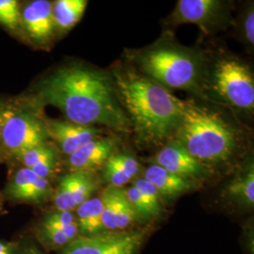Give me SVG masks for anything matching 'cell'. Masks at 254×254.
Wrapping results in <instances>:
<instances>
[{"mask_svg": "<svg viewBox=\"0 0 254 254\" xmlns=\"http://www.w3.org/2000/svg\"><path fill=\"white\" fill-rule=\"evenodd\" d=\"M107 73L73 64L64 66L38 83L35 103L56 107L69 122L86 127L102 125L129 133L131 124Z\"/></svg>", "mask_w": 254, "mask_h": 254, "instance_id": "cell-1", "label": "cell"}, {"mask_svg": "<svg viewBox=\"0 0 254 254\" xmlns=\"http://www.w3.org/2000/svg\"><path fill=\"white\" fill-rule=\"evenodd\" d=\"M113 75L117 95L139 139L160 144L175 133L181 114L180 99L133 70L116 69Z\"/></svg>", "mask_w": 254, "mask_h": 254, "instance_id": "cell-2", "label": "cell"}, {"mask_svg": "<svg viewBox=\"0 0 254 254\" xmlns=\"http://www.w3.org/2000/svg\"><path fill=\"white\" fill-rule=\"evenodd\" d=\"M180 121L176 142L200 163L229 161L237 149V136L233 127L218 114L190 101H180Z\"/></svg>", "mask_w": 254, "mask_h": 254, "instance_id": "cell-3", "label": "cell"}, {"mask_svg": "<svg viewBox=\"0 0 254 254\" xmlns=\"http://www.w3.org/2000/svg\"><path fill=\"white\" fill-rule=\"evenodd\" d=\"M140 70L150 79L171 89H199L202 64L198 55L173 46H158L135 56Z\"/></svg>", "mask_w": 254, "mask_h": 254, "instance_id": "cell-4", "label": "cell"}, {"mask_svg": "<svg viewBox=\"0 0 254 254\" xmlns=\"http://www.w3.org/2000/svg\"><path fill=\"white\" fill-rule=\"evenodd\" d=\"M48 138L45 118L36 107L11 104L0 136L3 151L18 158L27 150L47 142Z\"/></svg>", "mask_w": 254, "mask_h": 254, "instance_id": "cell-5", "label": "cell"}, {"mask_svg": "<svg viewBox=\"0 0 254 254\" xmlns=\"http://www.w3.org/2000/svg\"><path fill=\"white\" fill-rule=\"evenodd\" d=\"M213 83L215 91L229 105L254 109V75L245 64L232 58L219 60L214 69Z\"/></svg>", "mask_w": 254, "mask_h": 254, "instance_id": "cell-6", "label": "cell"}, {"mask_svg": "<svg viewBox=\"0 0 254 254\" xmlns=\"http://www.w3.org/2000/svg\"><path fill=\"white\" fill-rule=\"evenodd\" d=\"M148 229L108 232L92 236H78L62 254H136L149 235Z\"/></svg>", "mask_w": 254, "mask_h": 254, "instance_id": "cell-7", "label": "cell"}, {"mask_svg": "<svg viewBox=\"0 0 254 254\" xmlns=\"http://www.w3.org/2000/svg\"><path fill=\"white\" fill-rule=\"evenodd\" d=\"M21 26L29 40L41 47H46L53 41L56 29L52 12V2L34 0L20 5Z\"/></svg>", "mask_w": 254, "mask_h": 254, "instance_id": "cell-8", "label": "cell"}, {"mask_svg": "<svg viewBox=\"0 0 254 254\" xmlns=\"http://www.w3.org/2000/svg\"><path fill=\"white\" fill-rule=\"evenodd\" d=\"M98 181L93 173L71 172L61 179L54 197L57 210L73 211L91 199L97 190Z\"/></svg>", "mask_w": 254, "mask_h": 254, "instance_id": "cell-9", "label": "cell"}, {"mask_svg": "<svg viewBox=\"0 0 254 254\" xmlns=\"http://www.w3.org/2000/svg\"><path fill=\"white\" fill-rule=\"evenodd\" d=\"M48 137L68 156L86 143L97 138L100 130L94 127L76 125L69 121L45 118Z\"/></svg>", "mask_w": 254, "mask_h": 254, "instance_id": "cell-10", "label": "cell"}, {"mask_svg": "<svg viewBox=\"0 0 254 254\" xmlns=\"http://www.w3.org/2000/svg\"><path fill=\"white\" fill-rule=\"evenodd\" d=\"M100 199L104 231L119 232L126 230L136 219L135 210L127 199L126 192L121 188L109 186L103 191Z\"/></svg>", "mask_w": 254, "mask_h": 254, "instance_id": "cell-11", "label": "cell"}, {"mask_svg": "<svg viewBox=\"0 0 254 254\" xmlns=\"http://www.w3.org/2000/svg\"><path fill=\"white\" fill-rule=\"evenodd\" d=\"M223 13V4L218 0H179L172 14L174 24H195L208 32Z\"/></svg>", "mask_w": 254, "mask_h": 254, "instance_id": "cell-12", "label": "cell"}, {"mask_svg": "<svg viewBox=\"0 0 254 254\" xmlns=\"http://www.w3.org/2000/svg\"><path fill=\"white\" fill-rule=\"evenodd\" d=\"M6 195L10 200L27 203H39L48 199L52 188L48 180L41 178L30 169H19L7 185Z\"/></svg>", "mask_w": 254, "mask_h": 254, "instance_id": "cell-13", "label": "cell"}, {"mask_svg": "<svg viewBox=\"0 0 254 254\" xmlns=\"http://www.w3.org/2000/svg\"><path fill=\"white\" fill-rule=\"evenodd\" d=\"M154 165H157L170 173L178 176L196 179L208 175L209 169L194 158L178 142L166 146L154 158Z\"/></svg>", "mask_w": 254, "mask_h": 254, "instance_id": "cell-14", "label": "cell"}, {"mask_svg": "<svg viewBox=\"0 0 254 254\" xmlns=\"http://www.w3.org/2000/svg\"><path fill=\"white\" fill-rule=\"evenodd\" d=\"M115 141L112 138H95L70 154L67 166L71 172H89L104 167L109 157L114 154Z\"/></svg>", "mask_w": 254, "mask_h": 254, "instance_id": "cell-15", "label": "cell"}, {"mask_svg": "<svg viewBox=\"0 0 254 254\" xmlns=\"http://www.w3.org/2000/svg\"><path fill=\"white\" fill-rule=\"evenodd\" d=\"M143 178L154 186L159 195L168 198L179 196L195 187L192 179L173 174L154 164L146 169Z\"/></svg>", "mask_w": 254, "mask_h": 254, "instance_id": "cell-16", "label": "cell"}, {"mask_svg": "<svg viewBox=\"0 0 254 254\" xmlns=\"http://www.w3.org/2000/svg\"><path fill=\"white\" fill-rule=\"evenodd\" d=\"M138 171L139 165L132 155L114 154L103 167V177L110 187L122 188L131 181Z\"/></svg>", "mask_w": 254, "mask_h": 254, "instance_id": "cell-17", "label": "cell"}, {"mask_svg": "<svg viewBox=\"0 0 254 254\" xmlns=\"http://www.w3.org/2000/svg\"><path fill=\"white\" fill-rule=\"evenodd\" d=\"M225 195L228 200H232L242 207L252 208L254 205V169L251 163L243 171L228 183Z\"/></svg>", "mask_w": 254, "mask_h": 254, "instance_id": "cell-18", "label": "cell"}, {"mask_svg": "<svg viewBox=\"0 0 254 254\" xmlns=\"http://www.w3.org/2000/svg\"><path fill=\"white\" fill-rule=\"evenodd\" d=\"M88 1L86 0H58L52 3L56 33L65 34L81 19Z\"/></svg>", "mask_w": 254, "mask_h": 254, "instance_id": "cell-19", "label": "cell"}, {"mask_svg": "<svg viewBox=\"0 0 254 254\" xmlns=\"http://www.w3.org/2000/svg\"><path fill=\"white\" fill-rule=\"evenodd\" d=\"M76 223L79 236H92L105 233L102 223L100 197L91 198L76 207Z\"/></svg>", "mask_w": 254, "mask_h": 254, "instance_id": "cell-20", "label": "cell"}, {"mask_svg": "<svg viewBox=\"0 0 254 254\" xmlns=\"http://www.w3.org/2000/svg\"><path fill=\"white\" fill-rule=\"evenodd\" d=\"M0 25L15 34L22 29L18 1L0 0Z\"/></svg>", "mask_w": 254, "mask_h": 254, "instance_id": "cell-21", "label": "cell"}, {"mask_svg": "<svg viewBox=\"0 0 254 254\" xmlns=\"http://www.w3.org/2000/svg\"><path fill=\"white\" fill-rule=\"evenodd\" d=\"M38 237L44 245L52 250L61 248L64 249L73 241V239L64 231L57 228L46 226L42 223L38 230Z\"/></svg>", "mask_w": 254, "mask_h": 254, "instance_id": "cell-22", "label": "cell"}, {"mask_svg": "<svg viewBox=\"0 0 254 254\" xmlns=\"http://www.w3.org/2000/svg\"><path fill=\"white\" fill-rule=\"evenodd\" d=\"M125 192H126V195H127L129 202L131 203L132 207L135 210L136 217H139L145 220L156 217L154 211L147 203L142 194L137 190V189H136L134 186L127 189Z\"/></svg>", "mask_w": 254, "mask_h": 254, "instance_id": "cell-23", "label": "cell"}, {"mask_svg": "<svg viewBox=\"0 0 254 254\" xmlns=\"http://www.w3.org/2000/svg\"><path fill=\"white\" fill-rule=\"evenodd\" d=\"M134 187L142 194L149 206L154 211L155 216H158L161 213L162 208L159 200L160 195L154 186L144 178H140L135 182Z\"/></svg>", "mask_w": 254, "mask_h": 254, "instance_id": "cell-24", "label": "cell"}, {"mask_svg": "<svg viewBox=\"0 0 254 254\" xmlns=\"http://www.w3.org/2000/svg\"><path fill=\"white\" fill-rule=\"evenodd\" d=\"M56 149L53 146L50 145L48 142H46L44 144L27 150V152L19 156L18 159L24 165V167L31 169L34 165L46 158L49 154L54 153Z\"/></svg>", "mask_w": 254, "mask_h": 254, "instance_id": "cell-25", "label": "cell"}, {"mask_svg": "<svg viewBox=\"0 0 254 254\" xmlns=\"http://www.w3.org/2000/svg\"><path fill=\"white\" fill-rule=\"evenodd\" d=\"M57 163H58V153L57 151H55L54 153L49 154L48 156H46V158H44L36 165H34L30 170L36 173L39 177L48 180L54 174L57 168Z\"/></svg>", "mask_w": 254, "mask_h": 254, "instance_id": "cell-26", "label": "cell"}, {"mask_svg": "<svg viewBox=\"0 0 254 254\" xmlns=\"http://www.w3.org/2000/svg\"><path fill=\"white\" fill-rule=\"evenodd\" d=\"M244 36L247 42L254 46V9H249L244 18Z\"/></svg>", "mask_w": 254, "mask_h": 254, "instance_id": "cell-27", "label": "cell"}, {"mask_svg": "<svg viewBox=\"0 0 254 254\" xmlns=\"http://www.w3.org/2000/svg\"><path fill=\"white\" fill-rule=\"evenodd\" d=\"M18 246L15 243L0 241V254H18Z\"/></svg>", "mask_w": 254, "mask_h": 254, "instance_id": "cell-28", "label": "cell"}, {"mask_svg": "<svg viewBox=\"0 0 254 254\" xmlns=\"http://www.w3.org/2000/svg\"><path fill=\"white\" fill-rule=\"evenodd\" d=\"M11 107L10 103L7 102H0V136H1V132H2V128L4 126L5 120L7 118V115L9 112V109Z\"/></svg>", "mask_w": 254, "mask_h": 254, "instance_id": "cell-29", "label": "cell"}, {"mask_svg": "<svg viewBox=\"0 0 254 254\" xmlns=\"http://www.w3.org/2000/svg\"><path fill=\"white\" fill-rule=\"evenodd\" d=\"M18 254H45L42 253L36 247H27L24 251H19Z\"/></svg>", "mask_w": 254, "mask_h": 254, "instance_id": "cell-30", "label": "cell"}, {"mask_svg": "<svg viewBox=\"0 0 254 254\" xmlns=\"http://www.w3.org/2000/svg\"><path fill=\"white\" fill-rule=\"evenodd\" d=\"M3 155H4V151H3V149L0 147V163H1L2 160H3Z\"/></svg>", "mask_w": 254, "mask_h": 254, "instance_id": "cell-31", "label": "cell"}]
</instances>
